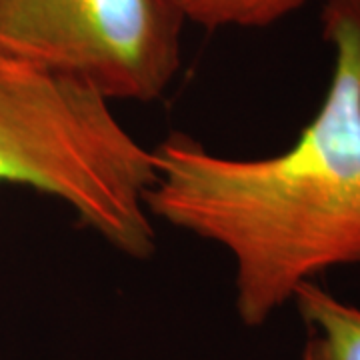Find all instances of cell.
Segmentation results:
<instances>
[{
    "label": "cell",
    "mask_w": 360,
    "mask_h": 360,
    "mask_svg": "<svg viewBox=\"0 0 360 360\" xmlns=\"http://www.w3.org/2000/svg\"><path fill=\"white\" fill-rule=\"evenodd\" d=\"M335 51L319 112L284 153L226 158L174 132L153 150V219L222 246L236 310L260 326L324 270L360 262V0H326Z\"/></svg>",
    "instance_id": "cell-1"
},
{
    "label": "cell",
    "mask_w": 360,
    "mask_h": 360,
    "mask_svg": "<svg viewBox=\"0 0 360 360\" xmlns=\"http://www.w3.org/2000/svg\"><path fill=\"white\" fill-rule=\"evenodd\" d=\"M78 78L0 54V182L54 196L130 258L155 252V155Z\"/></svg>",
    "instance_id": "cell-2"
},
{
    "label": "cell",
    "mask_w": 360,
    "mask_h": 360,
    "mask_svg": "<svg viewBox=\"0 0 360 360\" xmlns=\"http://www.w3.org/2000/svg\"><path fill=\"white\" fill-rule=\"evenodd\" d=\"M182 26L168 0H0V54L150 103L179 72Z\"/></svg>",
    "instance_id": "cell-3"
},
{
    "label": "cell",
    "mask_w": 360,
    "mask_h": 360,
    "mask_svg": "<svg viewBox=\"0 0 360 360\" xmlns=\"http://www.w3.org/2000/svg\"><path fill=\"white\" fill-rule=\"evenodd\" d=\"M292 300L307 324L300 360H360V309L314 281L302 284Z\"/></svg>",
    "instance_id": "cell-4"
},
{
    "label": "cell",
    "mask_w": 360,
    "mask_h": 360,
    "mask_svg": "<svg viewBox=\"0 0 360 360\" xmlns=\"http://www.w3.org/2000/svg\"><path fill=\"white\" fill-rule=\"evenodd\" d=\"M184 22L205 28H262L298 11L307 0H168Z\"/></svg>",
    "instance_id": "cell-5"
}]
</instances>
